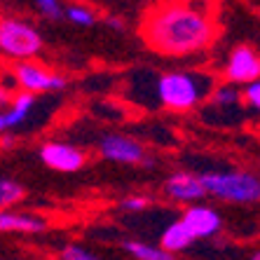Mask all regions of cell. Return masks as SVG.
Listing matches in <instances>:
<instances>
[{
	"label": "cell",
	"instance_id": "1",
	"mask_svg": "<svg viewBox=\"0 0 260 260\" xmlns=\"http://www.w3.org/2000/svg\"><path fill=\"white\" fill-rule=\"evenodd\" d=\"M141 38L155 54L181 59L209 47L216 38V24L197 5L162 3L145 12Z\"/></svg>",
	"mask_w": 260,
	"mask_h": 260
},
{
	"label": "cell",
	"instance_id": "2",
	"mask_svg": "<svg viewBox=\"0 0 260 260\" xmlns=\"http://www.w3.org/2000/svg\"><path fill=\"white\" fill-rule=\"evenodd\" d=\"M216 78L204 71H167L155 75L150 91L155 106L171 113H190L209 101L216 89Z\"/></svg>",
	"mask_w": 260,
	"mask_h": 260
},
{
	"label": "cell",
	"instance_id": "3",
	"mask_svg": "<svg viewBox=\"0 0 260 260\" xmlns=\"http://www.w3.org/2000/svg\"><path fill=\"white\" fill-rule=\"evenodd\" d=\"M43 52V33L28 19L0 14V56L12 63L36 61Z\"/></svg>",
	"mask_w": 260,
	"mask_h": 260
},
{
	"label": "cell",
	"instance_id": "4",
	"mask_svg": "<svg viewBox=\"0 0 260 260\" xmlns=\"http://www.w3.org/2000/svg\"><path fill=\"white\" fill-rule=\"evenodd\" d=\"M206 194L230 204H258L260 202V176L251 171H204L200 176Z\"/></svg>",
	"mask_w": 260,
	"mask_h": 260
},
{
	"label": "cell",
	"instance_id": "5",
	"mask_svg": "<svg viewBox=\"0 0 260 260\" xmlns=\"http://www.w3.org/2000/svg\"><path fill=\"white\" fill-rule=\"evenodd\" d=\"M12 82L28 94H45V91H63L68 80L59 73L40 66L36 61H24L12 66Z\"/></svg>",
	"mask_w": 260,
	"mask_h": 260
},
{
	"label": "cell",
	"instance_id": "6",
	"mask_svg": "<svg viewBox=\"0 0 260 260\" xmlns=\"http://www.w3.org/2000/svg\"><path fill=\"white\" fill-rule=\"evenodd\" d=\"M99 155L108 162L132 164V167H136V164L150 167L152 162L143 145L132 136H124V134H103L101 141H99Z\"/></svg>",
	"mask_w": 260,
	"mask_h": 260
},
{
	"label": "cell",
	"instance_id": "7",
	"mask_svg": "<svg viewBox=\"0 0 260 260\" xmlns=\"http://www.w3.org/2000/svg\"><path fill=\"white\" fill-rule=\"evenodd\" d=\"M223 75L230 85L239 87H248L260 80V54L253 47H246V45H239L230 52L228 61H225Z\"/></svg>",
	"mask_w": 260,
	"mask_h": 260
},
{
	"label": "cell",
	"instance_id": "8",
	"mask_svg": "<svg viewBox=\"0 0 260 260\" xmlns=\"http://www.w3.org/2000/svg\"><path fill=\"white\" fill-rule=\"evenodd\" d=\"M40 159L45 167L61 174H73L85 167L87 157L78 145L66 143V141H45L40 145Z\"/></svg>",
	"mask_w": 260,
	"mask_h": 260
},
{
	"label": "cell",
	"instance_id": "9",
	"mask_svg": "<svg viewBox=\"0 0 260 260\" xmlns=\"http://www.w3.org/2000/svg\"><path fill=\"white\" fill-rule=\"evenodd\" d=\"M181 220L185 223L190 232H192L194 239H209V237H216L218 232L223 230V218L216 209L204 204H192L183 211Z\"/></svg>",
	"mask_w": 260,
	"mask_h": 260
},
{
	"label": "cell",
	"instance_id": "10",
	"mask_svg": "<svg viewBox=\"0 0 260 260\" xmlns=\"http://www.w3.org/2000/svg\"><path fill=\"white\" fill-rule=\"evenodd\" d=\"M164 194L174 202H183V204L192 206V202L204 200L206 190L202 185L200 176L190 174V171H176L164 181Z\"/></svg>",
	"mask_w": 260,
	"mask_h": 260
},
{
	"label": "cell",
	"instance_id": "11",
	"mask_svg": "<svg viewBox=\"0 0 260 260\" xmlns=\"http://www.w3.org/2000/svg\"><path fill=\"white\" fill-rule=\"evenodd\" d=\"M47 230V220L38 213H24L3 209L0 211V232H21V235H38Z\"/></svg>",
	"mask_w": 260,
	"mask_h": 260
},
{
	"label": "cell",
	"instance_id": "12",
	"mask_svg": "<svg viewBox=\"0 0 260 260\" xmlns=\"http://www.w3.org/2000/svg\"><path fill=\"white\" fill-rule=\"evenodd\" d=\"M194 242L192 232L185 228V223H183L181 218L178 220H174V223H169L167 228H164V232L159 235V246L164 248V251H169V253H183L185 248H190Z\"/></svg>",
	"mask_w": 260,
	"mask_h": 260
},
{
	"label": "cell",
	"instance_id": "13",
	"mask_svg": "<svg viewBox=\"0 0 260 260\" xmlns=\"http://www.w3.org/2000/svg\"><path fill=\"white\" fill-rule=\"evenodd\" d=\"M209 103H211V108L218 110V113H235V115H239L242 113V103H244V89L230 85V82L218 85L213 89Z\"/></svg>",
	"mask_w": 260,
	"mask_h": 260
},
{
	"label": "cell",
	"instance_id": "14",
	"mask_svg": "<svg viewBox=\"0 0 260 260\" xmlns=\"http://www.w3.org/2000/svg\"><path fill=\"white\" fill-rule=\"evenodd\" d=\"M36 106V94H28V91H17L10 103V108L3 110L5 113V122H7V129L12 132L14 127H19L21 122H26V117L30 115V110Z\"/></svg>",
	"mask_w": 260,
	"mask_h": 260
},
{
	"label": "cell",
	"instance_id": "15",
	"mask_svg": "<svg viewBox=\"0 0 260 260\" xmlns=\"http://www.w3.org/2000/svg\"><path fill=\"white\" fill-rule=\"evenodd\" d=\"M122 246L136 260H176V255L169 253V251H164L162 246H152V244L136 242V239H129V242H124Z\"/></svg>",
	"mask_w": 260,
	"mask_h": 260
},
{
	"label": "cell",
	"instance_id": "16",
	"mask_svg": "<svg viewBox=\"0 0 260 260\" xmlns=\"http://www.w3.org/2000/svg\"><path fill=\"white\" fill-rule=\"evenodd\" d=\"M21 200H24V185H21L17 178L0 176V211H3V209H10V206H14Z\"/></svg>",
	"mask_w": 260,
	"mask_h": 260
},
{
	"label": "cell",
	"instance_id": "17",
	"mask_svg": "<svg viewBox=\"0 0 260 260\" xmlns=\"http://www.w3.org/2000/svg\"><path fill=\"white\" fill-rule=\"evenodd\" d=\"M66 19L75 26H91L96 24L99 17H96V10H91L89 5L75 3V5H66Z\"/></svg>",
	"mask_w": 260,
	"mask_h": 260
},
{
	"label": "cell",
	"instance_id": "18",
	"mask_svg": "<svg viewBox=\"0 0 260 260\" xmlns=\"http://www.w3.org/2000/svg\"><path fill=\"white\" fill-rule=\"evenodd\" d=\"M36 12L45 19H52V21H59V19H66V5L59 3V0H36L33 3Z\"/></svg>",
	"mask_w": 260,
	"mask_h": 260
},
{
	"label": "cell",
	"instance_id": "19",
	"mask_svg": "<svg viewBox=\"0 0 260 260\" xmlns=\"http://www.w3.org/2000/svg\"><path fill=\"white\" fill-rule=\"evenodd\" d=\"M59 258L61 260H99V255L91 253L89 248L80 246V244H68V246L61 248Z\"/></svg>",
	"mask_w": 260,
	"mask_h": 260
},
{
	"label": "cell",
	"instance_id": "20",
	"mask_svg": "<svg viewBox=\"0 0 260 260\" xmlns=\"http://www.w3.org/2000/svg\"><path fill=\"white\" fill-rule=\"evenodd\" d=\"M120 206L124 211L139 213V211H145V209L150 206V197H145V194H129V197H124V200L120 202Z\"/></svg>",
	"mask_w": 260,
	"mask_h": 260
},
{
	"label": "cell",
	"instance_id": "21",
	"mask_svg": "<svg viewBox=\"0 0 260 260\" xmlns=\"http://www.w3.org/2000/svg\"><path fill=\"white\" fill-rule=\"evenodd\" d=\"M244 103H246L253 113H258L260 115V80L258 82H253V85L244 87Z\"/></svg>",
	"mask_w": 260,
	"mask_h": 260
},
{
	"label": "cell",
	"instance_id": "22",
	"mask_svg": "<svg viewBox=\"0 0 260 260\" xmlns=\"http://www.w3.org/2000/svg\"><path fill=\"white\" fill-rule=\"evenodd\" d=\"M12 99H14V96L10 94V87L0 82V110H7V108H10Z\"/></svg>",
	"mask_w": 260,
	"mask_h": 260
},
{
	"label": "cell",
	"instance_id": "23",
	"mask_svg": "<svg viewBox=\"0 0 260 260\" xmlns=\"http://www.w3.org/2000/svg\"><path fill=\"white\" fill-rule=\"evenodd\" d=\"M106 26H110L113 30L122 33V30H124V19H122V17H115V14H108V17H106Z\"/></svg>",
	"mask_w": 260,
	"mask_h": 260
},
{
	"label": "cell",
	"instance_id": "24",
	"mask_svg": "<svg viewBox=\"0 0 260 260\" xmlns=\"http://www.w3.org/2000/svg\"><path fill=\"white\" fill-rule=\"evenodd\" d=\"M12 143H14L12 134H3V136H0V148H3V150H10V148H12Z\"/></svg>",
	"mask_w": 260,
	"mask_h": 260
},
{
	"label": "cell",
	"instance_id": "25",
	"mask_svg": "<svg viewBox=\"0 0 260 260\" xmlns=\"http://www.w3.org/2000/svg\"><path fill=\"white\" fill-rule=\"evenodd\" d=\"M251 260H260V251H255V253H253V258H251Z\"/></svg>",
	"mask_w": 260,
	"mask_h": 260
}]
</instances>
